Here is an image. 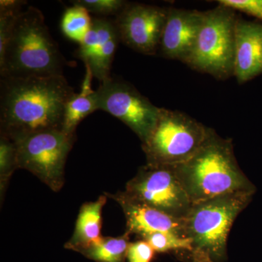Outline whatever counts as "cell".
Listing matches in <instances>:
<instances>
[{
    "mask_svg": "<svg viewBox=\"0 0 262 262\" xmlns=\"http://www.w3.org/2000/svg\"><path fill=\"white\" fill-rule=\"evenodd\" d=\"M75 93L63 75L1 77L0 134L16 141L62 130L66 105Z\"/></svg>",
    "mask_w": 262,
    "mask_h": 262,
    "instance_id": "cell-1",
    "label": "cell"
},
{
    "mask_svg": "<svg viewBox=\"0 0 262 262\" xmlns=\"http://www.w3.org/2000/svg\"><path fill=\"white\" fill-rule=\"evenodd\" d=\"M173 167L192 203L231 193L254 192V186L239 168L232 140L208 129L203 145L185 163Z\"/></svg>",
    "mask_w": 262,
    "mask_h": 262,
    "instance_id": "cell-2",
    "label": "cell"
},
{
    "mask_svg": "<svg viewBox=\"0 0 262 262\" xmlns=\"http://www.w3.org/2000/svg\"><path fill=\"white\" fill-rule=\"evenodd\" d=\"M65 63L42 12L27 7L17 19L4 56L0 58L1 77L63 75Z\"/></svg>",
    "mask_w": 262,
    "mask_h": 262,
    "instance_id": "cell-3",
    "label": "cell"
},
{
    "mask_svg": "<svg viewBox=\"0 0 262 262\" xmlns=\"http://www.w3.org/2000/svg\"><path fill=\"white\" fill-rule=\"evenodd\" d=\"M253 194L231 193L192 203L184 220L186 237L192 241L191 253L203 255L211 262H225L229 232Z\"/></svg>",
    "mask_w": 262,
    "mask_h": 262,
    "instance_id": "cell-4",
    "label": "cell"
},
{
    "mask_svg": "<svg viewBox=\"0 0 262 262\" xmlns=\"http://www.w3.org/2000/svg\"><path fill=\"white\" fill-rule=\"evenodd\" d=\"M237 20L235 10L224 5L204 12L194 47L184 63L218 80L234 75Z\"/></svg>",
    "mask_w": 262,
    "mask_h": 262,
    "instance_id": "cell-5",
    "label": "cell"
},
{
    "mask_svg": "<svg viewBox=\"0 0 262 262\" xmlns=\"http://www.w3.org/2000/svg\"><path fill=\"white\" fill-rule=\"evenodd\" d=\"M208 129L186 114L160 108L154 129L142 142L146 163L175 166L185 163L203 145Z\"/></svg>",
    "mask_w": 262,
    "mask_h": 262,
    "instance_id": "cell-6",
    "label": "cell"
},
{
    "mask_svg": "<svg viewBox=\"0 0 262 262\" xmlns=\"http://www.w3.org/2000/svg\"><path fill=\"white\" fill-rule=\"evenodd\" d=\"M76 136L62 130L42 131L14 141L18 168L25 169L54 192L64 184V168Z\"/></svg>",
    "mask_w": 262,
    "mask_h": 262,
    "instance_id": "cell-7",
    "label": "cell"
},
{
    "mask_svg": "<svg viewBox=\"0 0 262 262\" xmlns=\"http://www.w3.org/2000/svg\"><path fill=\"white\" fill-rule=\"evenodd\" d=\"M125 195L133 201L179 220L187 216L192 203L173 167L146 163L127 183Z\"/></svg>",
    "mask_w": 262,
    "mask_h": 262,
    "instance_id": "cell-8",
    "label": "cell"
},
{
    "mask_svg": "<svg viewBox=\"0 0 262 262\" xmlns=\"http://www.w3.org/2000/svg\"><path fill=\"white\" fill-rule=\"evenodd\" d=\"M98 110L120 120L144 142L159 118L160 108L126 81L110 78L101 82L96 91Z\"/></svg>",
    "mask_w": 262,
    "mask_h": 262,
    "instance_id": "cell-9",
    "label": "cell"
},
{
    "mask_svg": "<svg viewBox=\"0 0 262 262\" xmlns=\"http://www.w3.org/2000/svg\"><path fill=\"white\" fill-rule=\"evenodd\" d=\"M168 8L127 3L115 18L120 42L138 53L153 56L159 51Z\"/></svg>",
    "mask_w": 262,
    "mask_h": 262,
    "instance_id": "cell-10",
    "label": "cell"
},
{
    "mask_svg": "<svg viewBox=\"0 0 262 262\" xmlns=\"http://www.w3.org/2000/svg\"><path fill=\"white\" fill-rule=\"evenodd\" d=\"M204 18V12L168 8L159 51L169 59L186 61L194 47Z\"/></svg>",
    "mask_w": 262,
    "mask_h": 262,
    "instance_id": "cell-11",
    "label": "cell"
},
{
    "mask_svg": "<svg viewBox=\"0 0 262 262\" xmlns=\"http://www.w3.org/2000/svg\"><path fill=\"white\" fill-rule=\"evenodd\" d=\"M121 206L126 219L129 234L139 237L153 232H164L186 237L184 220L173 218L163 212L130 199L123 192L115 194H106Z\"/></svg>",
    "mask_w": 262,
    "mask_h": 262,
    "instance_id": "cell-12",
    "label": "cell"
},
{
    "mask_svg": "<svg viewBox=\"0 0 262 262\" xmlns=\"http://www.w3.org/2000/svg\"><path fill=\"white\" fill-rule=\"evenodd\" d=\"M262 75V24L237 18L234 76L244 84Z\"/></svg>",
    "mask_w": 262,
    "mask_h": 262,
    "instance_id": "cell-13",
    "label": "cell"
},
{
    "mask_svg": "<svg viewBox=\"0 0 262 262\" xmlns=\"http://www.w3.org/2000/svg\"><path fill=\"white\" fill-rule=\"evenodd\" d=\"M107 196L101 195L96 201L84 203L81 206L75 231L65 245L67 249L80 252L90 245L99 241L102 227V211Z\"/></svg>",
    "mask_w": 262,
    "mask_h": 262,
    "instance_id": "cell-14",
    "label": "cell"
},
{
    "mask_svg": "<svg viewBox=\"0 0 262 262\" xmlns=\"http://www.w3.org/2000/svg\"><path fill=\"white\" fill-rule=\"evenodd\" d=\"M93 77L92 72L85 66V74L80 93L72 95L66 105L62 130L70 135L76 136V130L81 121L98 110L96 91L92 89Z\"/></svg>",
    "mask_w": 262,
    "mask_h": 262,
    "instance_id": "cell-15",
    "label": "cell"
},
{
    "mask_svg": "<svg viewBox=\"0 0 262 262\" xmlns=\"http://www.w3.org/2000/svg\"><path fill=\"white\" fill-rule=\"evenodd\" d=\"M129 236L125 232L120 237H102L79 253L96 262H125L130 244Z\"/></svg>",
    "mask_w": 262,
    "mask_h": 262,
    "instance_id": "cell-16",
    "label": "cell"
},
{
    "mask_svg": "<svg viewBox=\"0 0 262 262\" xmlns=\"http://www.w3.org/2000/svg\"><path fill=\"white\" fill-rule=\"evenodd\" d=\"M120 42L118 32L114 22L113 27L110 29L98 46L93 59L89 64L84 65L89 67L94 77L101 82L111 77L110 71L117 45Z\"/></svg>",
    "mask_w": 262,
    "mask_h": 262,
    "instance_id": "cell-17",
    "label": "cell"
},
{
    "mask_svg": "<svg viewBox=\"0 0 262 262\" xmlns=\"http://www.w3.org/2000/svg\"><path fill=\"white\" fill-rule=\"evenodd\" d=\"M92 24L89 12L81 5L74 4L62 15L61 32L66 37L80 44L91 30Z\"/></svg>",
    "mask_w": 262,
    "mask_h": 262,
    "instance_id": "cell-18",
    "label": "cell"
},
{
    "mask_svg": "<svg viewBox=\"0 0 262 262\" xmlns=\"http://www.w3.org/2000/svg\"><path fill=\"white\" fill-rule=\"evenodd\" d=\"M26 5L27 2L18 0L0 1V58L4 56L17 19Z\"/></svg>",
    "mask_w": 262,
    "mask_h": 262,
    "instance_id": "cell-19",
    "label": "cell"
},
{
    "mask_svg": "<svg viewBox=\"0 0 262 262\" xmlns=\"http://www.w3.org/2000/svg\"><path fill=\"white\" fill-rule=\"evenodd\" d=\"M154 249L155 252L168 253L171 251H192V241L187 237H180L175 234L153 232L141 236Z\"/></svg>",
    "mask_w": 262,
    "mask_h": 262,
    "instance_id": "cell-20",
    "label": "cell"
},
{
    "mask_svg": "<svg viewBox=\"0 0 262 262\" xmlns=\"http://www.w3.org/2000/svg\"><path fill=\"white\" fill-rule=\"evenodd\" d=\"M18 168L17 148L14 141L0 136V190L4 195L12 174Z\"/></svg>",
    "mask_w": 262,
    "mask_h": 262,
    "instance_id": "cell-21",
    "label": "cell"
},
{
    "mask_svg": "<svg viewBox=\"0 0 262 262\" xmlns=\"http://www.w3.org/2000/svg\"><path fill=\"white\" fill-rule=\"evenodd\" d=\"M127 2L123 0H77L73 4L81 5L90 13L102 16H117L126 5Z\"/></svg>",
    "mask_w": 262,
    "mask_h": 262,
    "instance_id": "cell-22",
    "label": "cell"
},
{
    "mask_svg": "<svg viewBox=\"0 0 262 262\" xmlns=\"http://www.w3.org/2000/svg\"><path fill=\"white\" fill-rule=\"evenodd\" d=\"M217 3L262 20V0H219Z\"/></svg>",
    "mask_w": 262,
    "mask_h": 262,
    "instance_id": "cell-23",
    "label": "cell"
},
{
    "mask_svg": "<svg viewBox=\"0 0 262 262\" xmlns=\"http://www.w3.org/2000/svg\"><path fill=\"white\" fill-rule=\"evenodd\" d=\"M155 251L144 239L130 243L127 250L128 262H151Z\"/></svg>",
    "mask_w": 262,
    "mask_h": 262,
    "instance_id": "cell-24",
    "label": "cell"
},
{
    "mask_svg": "<svg viewBox=\"0 0 262 262\" xmlns=\"http://www.w3.org/2000/svg\"><path fill=\"white\" fill-rule=\"evenodd\" d=\"M192 262H211L206 256L199 253H192Z\"/></svg>",
    "mask_w": 262,
    "mask_h": 262,
    "instance_id": "cell-25",
    "label": "cell"
}]
</instances>
